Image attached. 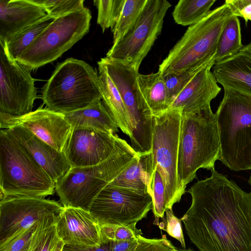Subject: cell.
<instances>
[{
    "label": "cell",
    "mask_w": 251,
    "mask_h": 251,
    "mask_svg": "<svg viewBox=\"0 0 251 251\" xmlns=\"http://www.w3.org/2000/svg\"><path fill=\"white\" fill-rule=\"evenodd\" d=\"M187 191L191 204L180 220L199 251H251V192L215 168Z\"/></svg>",
    "instance_id": "6da1fadb"
},
{
    "label": "cell",
    "mask_w": 251,
    "mask_h": 251,
    "mask_svg": "<svg viewBox=\"0 0 251 251\" xmlns=\"http://www.w3.org/2000/svg\"><path fill=\"white\" fill-rule=\"evenodd\" d=\"M220 153L215 113L210 105L195 112L182 114L177 159V176L182 190L196 178L201 169L211 170Z\"/></svg>",
    "instance_id": "7a4b0ae2"
},
{
    "label": "cell",
    "mask_w": 251,
    "mask_h": 251,
    "mask_svg": "<svg viewBox=\"0 0 251 251\" xmlns=\"http://www.w3.org/2000/svg\"><path fill=\"white\" fill-rule=\"evenodd\" d=\"M215 113L220 153L219 160L232 171L251 169V96L224 87Z\"/></svg>",
    "instance_id": "3957f363"
},
{
    "label": "cell",
    "mask_w": 251,
    "mask_h": 251,
    "mask_svg": "<svg viewBox=\"0 0 251 251\" xmlns=\"http://www.w3.org/2000/svg\"><path fill=\"white\" fill-rule=\"evenodd\" d=\"M138 155L126 140L119 138L113 153L91 166L71 167L55 185V192L64 207L89 211L99 193Z\"/></svg>",
    "instance_id": "277c9868"
},
{
    "label": "cell",
    "mask_w": 251,
    "mask_h": 251,
    "mask_svg": "<svg viewBox=\"0 0 251 251\" xmlns=\"http://www.w3.org/2000/svg\"><path fill=\"white\" fill-rule=\"evenodd\" d=\"M46 107L65 114L102 100L99 74L86 62L69 58L58 64L42 89Z\"/></svg>",
    "instance_id": "5b68a950"
},
{
    "label": "cell",
    "mask_w": 251,
    "mask_h": 251,
    "mask_svg": "<svg viewBox=\"0 0 251 251\" xmlns=\"http://www.w3.org/2000/svg\"><path fill=\"white\" fill-rule=\"evenodd\" d=\"M56 183L30 153L6 129L0 131V199L45 198L52 195Z\"/></svg>",
    "instance_id": "8992f818"
},
{
    "label": "cell",
    "mask_w": 251,
    "mask_h": 251,
    "mask_svg": "<svg viewBox=\"0 0 251 251\" xmlns=\"http://www.w3.org/2000/svg\"><path fill=\"white\" fill-rule=\"evenodd\" d=\"M234 15L225 1L189 26L159 66L163 76L205 64L215 56L218 41L229 19Z\"/></svg>",
    "instance_id": "52a82bcc"
},
{
    "label": "cell",
    "mask_w": 251,
    "mask_h": 251,
    "mask_svg": "<svg viewBox=\"0 0 251 251\" xmlns=\"http://www.w3.org/2000/svg\"><path fill=\"white\" fill-rule=\"evenodd\" d=\"M181 118L179 109H169L152 116L151 149L145 155L150 177L156 170L163 181L166 210H172L185 193L180 186L177 171Z\"/></svg>",
    "instance_id": "ba28073f"
},
{
    "label": "cell",
    "mask_w": 251,
    "mask_h": 251,
    "mask_svg": "<svg viewBox=\"0 0 251 251\" xmlns=\"http://www.w3.org/2000/svg\"><path fill=\"white\" fill-rule=\"evenodd\" d=\"M91 18L85 7L54 19L16 60L31 70L53 62L88 32Z\"/></svg>",
    "instance_id": "9c48e42d"
},
{
    "label": "cell",
    "mask_w": 251,
    "mask_h": 251,
    "mask_svg": "<svg viewBox=\"0 0 251 251\" xmlns=\"http://www.w3.org/2000/svg\"><path fill=\"white\" fill-rule=\"evenodd\" d=\"M170 3L166 0H147L139 18L118 41L106 57L121 61L139 71L140 66L160 34Z\"/></svg>",
    "instance_id": "30bf717a"
},
{
    "label": "cell",
    "mask_w": 251,
    "mask_h": 251,
    "mask_svg": "<svg viewBox=\"0 0 251 251\" xmlns=\"http://www.w3.org/2000/svg\"><path fill=\"white\" fill-rule=\"evenodd\" d=\"M152 209L149 193L108 184L97 196L89 211L100 226L136 224Z\"/></svg>",
    "instance_id": "8fae6325"
},
{
    "label": "cell",
    "mask_w": 251,
    "mask_h": 251,
    "mask_svg": "<svg viewBox=\"0 0 251 251\" xmlns=\"http://www.w3.org/2000/svg\"><path fill=\"white\" fill-rule=\"evenodd\" d=\"M98 63L104 68L116 85L128 111L133 126L131 147L139 155L149 154L151 149L152 117L146 116L138 103L135 83L139 71L129 65L106 57Z\"/></svg>",
    "instance_id": "7c38bea8"
},
{
    "label": "cell",
    "mask_w": 251,
    "mask_h": 251,
    "mask_svg": "<svg viewBox=\"0 0 251 251\" xmlns=\"http://www.w3.org/2000/svg\"><path fill=\"white\" fill-rule=\"evenodd\" d=\"M31 70L11 60L0 44V119L20 117L31 112L37 99Z\"/></svg>",
    "instance_id": "4fadbf2b"
},
{
    "label": "cell",
    "mask_w": 251,
    "mask_h": 251,
    "mask_svg": "<svg viewBox=\"0 0 251 251\" xmlns=\"http://www.w3.org/2000/svg\"><path fill=\"white\" fill-rule=\"evenodd\" d=\"M57 201L45 198L5 197L0 201V245L45 216L60 213Z\"/></svg>",
    "instance_id": "5bb4252c"
},
{
    "label": "cell",
    "mask_w": 251,
    "mask_h": 251,
    "mask_svg": "<svg viewBox=\"0 0 251 251\" xmlns=\"http://www.w3.org/2000/svg\"><path fill=\"white\" fill-rule=\"evenodd\" d=\"M19 126L58 151L65 153L73 128L63 114L41 106L25 115L0 119L1 129Z\"/></svg>",
    "instance_id": "9a60e30c"
},
{
    "label": "cell",
    "mask_w": 251,
    "mask_h": 251,
    "mask_svg": "<svg viewBox=\"0 0 251 251\" xmlns=\"http://www.w3.org/2000/svg\"><path fill=\"white\" fill-rule=\"evenodd\" d=\"M119 137L96 129L73 128L65 154L71 167L94 166L114 151Z\"/></svg>",
    "instance_id": "2e32d148"
},
{
    "label": "cell",
    "mask_w": 251,
    "mask_h": 251,
    "mask_svg": "<svg viewBox=\"0 0 251 251\" xmlns=\"http://www.w3.org/2000/svg\"><path fill=\"white\" fill-rule=\"evenodd\" d=\"M55 229L64 244L97 246L101 244L100 225L89 211L64 207L57 216Z\"/></svg>",
    "instance_id": "e0dca14e"
},
{
    "label": "cell",
    "mask_w": 251,
    "mask_h": 251,
    "mask_svg": "<svg viewBox=\"0 0 251 251\" xmlns=\"http://www.w3.org/2000/svg\"><path fill=\"white\" fill-rule=\"evenodd\" d=\"M215 63V58L201 70L177 94L169 109L187 114L210 105L221 90L211 71Z\"/></svg>",
    "instance_id": "ac0fdd59"
},
{
    "label": "cell",
    "mask_w": 251,
    "mask_h": 251,
    "mask_svg": "<svg viewBox=\"0 0 251 251\" xmlns=\"http://www.w3.org/2000/svg\"><path fill=\"white\" fill-rule=\"evenodd\" d=\"M6 130L30 153L55 183L71 169L65 152L57 151L29 130L19 126Z\"/></svg>",
    "instance_id": "d6986e66"
},
{
    "label": "cell",
    "mask_w": 251,
    "mask_h": 251,
    "mask_svg": "<svg viewBox=\"0 0 251 251\" xmlns=\"http://www.w3.org/2000/svg\"><path fill=\"white\" fill-rule=\"evenodd\" d=\"M47 15L31 0H0V42L14 35Z\"/></svg>",
    "instance_id": "ffe728a7"
},
{
    "label": "cell",
    "mask_w": 251,
    "mask_h": 251,
    "mask_svg": "<svg viewBox=\"0 0 251 251\" xmlns=\"http://www.w3.org/2000/svg\"><path fill=\"white\" fill-rule=\"evenodd\" d=\"M213 74L223 88H230L251 96V41L235 55L216 62Z\"/></svg>",
    "instance_id": "44dd1931"
},
{
    "label": "cell",
    "mask_w": 251,
    "mask_h": 251,
    "mask_svg": "<svg viewBox=\"0 0 251 251\" xmlns=\"http://www.w3.org/2000/svg\"><path fill=\"white\" fill-rule=\"evenodd\" d=\"M135 88L140 108L149 117L169 109L170 102L164 77L158 71L148 75L138 73Z\"/></svg>",
    "instance_id": "7402d4cb"
},
{
    "label": "cell",
    "mask_w": 251,
    "mask_h": 251,
    "mask_svg": "<svg viewBox=\"0 0 251 251\" xmlns=\"http://www.w3.org/2000/svg\"><path fill=\"white\" fill-rule=\"evenodd\" d=\"M98 65L102 100L119 128L130 138L133 126L121 94L104 68Z\"/></svg>",
    "instance_id": "603a6c76"
},
{
    "label": "cell",
    "mask_w": 251,
    "mask_h": 251,
    "mask_svg": "<svg viewBox=\"0 0 251 251\" xmlns=\"http://www.w3.org/2000/svg\"><path fill=\"white\" fill-rule=\"evenodd\" d=\"M73 128H86L115 134L118 126L102 100L84 108L63 114Z\"/></svg>",
    "instance_id": "cb8c5ba5"
},
{
    "label": "cell",
    "mask_w": 251,
    "mask_h": 251,
    "mask_svg": "<svg viewBox=\"0 0 251 251\" xmlns=\"http://www.w3.org/2000/svg\"><path fill=\"white\" fill-rule=\"evenodd\" d=\"M150 180V176L147 171L145 155H138L109 184L144 194L149 193L151 195Z\"/></svg>",
    "instance_id": "d4e9b609"
},
{
    "label": "cell",
    "mask_w": 251,
    "mask_h": 251,
    "mask_svg": "<svg viewBox=\"0 0 251 251\" xmlns=\"http://www.w3.org/2000/svg\"><path fill=\"white\" fill-rule=\"evenodd\" d=\"M54 20L47 14L14 35L8 41L0 42V44L3 46L8 56L11 60H16Z\"/></svg>",
    "instance_id": "484cf974"
},
{
    "label": "cell",
    "mask_w": 251,
    "mask_h": 251,
    "mask_svg": "<svg viewBox=\"0 0 251 251\" xmlns=\"http://www.w3.org/2000/svg\"><path fill=\"white\" fill-rule=\"evenodd\" d=\"M243 46L240 20L238 17L233 16L220 36L215 56L216 63L236 54Z\"/></svg>",
    "instance_id": "4316f807"
},
{
    "label": "cell",
    "mask_w": 251,
    "mask_h": 251,
    "mask_svg": "<svg viewBox=\"0 0 251 251\" xmlns=\"http://www.w3.org/2000/svg\"><path fill=\"white\" fill-rule=\"evenodd\" d=\"M216 0H180L172 13L175 22L183 26L192 25L204 18Z\"/></svg>",
    "instance_id": "83f0119b"
},
{
    "label": "cell",
    "mask_w": 251,
    "mask_h": 251,
    "mask_svg": "<svg viewBox=\"0 0 251 251\" xmlns=\"http://www.w3.org/2000/svg\"><path fill=\"white\" fill-rule=\"evenodd\" d=\"M147 0H125L120 16L112 30L113 43L120 39L135 23Z\"/></svg>",
    "instance_id": "f1b7e54d"
},
{
    "label": "cell",
    "mask_w": 251,
    "mask_h": 251,
    "mask_svg": "<svg viewBox=\"0 0 251 251\" xmlns=\"http://www.w3.org/2000/svg\"><path fill=\"white\" fill-rule=\"evenodd\" d=\"M59 214L51 215L45 220L36 234L30 251H54L60 240L55 229L56 219Z\"/></svg>",
    "instance_id": "f546056e"
},
{
    "label": "cell",
    "mask_w": 251,
    "mask_h": 251,
    "mask_svg": "<svg viewBox=\"0 0 251 251\" xmlns=\"http://www.w3.org/2000/svg\"><path fill=\"white\" fill-rule=\"evenodd\" d=\"M125 0H94L98 9L97 23L104 32L110 28L112 31L120 16Z\"/></svg>",
    "instance_id": "4dcf8cb0"
},
{
    "label": "cell",
    "mask_w": 251,
    "mask_h": 251,
    "mask_svg": "<svg viewBox=\"0 0 251 251\" xmlns=\"http://www.w3.org/2000/svg\"><path fill=\"white\" fill-rule=\"evenodd\" d=\"M59 214V213H54ZM50 214L21 231L4 243L0 245V251H30L36 234L45 220Z\"/></svg>",
    "instance_id": "1f68e13d"
},
{
    "label": "cell",
    "mask_w": 251,
    "mask_h": 251,
    "mask_svg": "<svg viewBox=\"0 0 251 251\" xmlns=\"http://www.w3.org/2000/svg\"><path fill=\"white\" fill-rule=\"evenodd\" d=\"M40 6L53 19L81 10L85 7L83 0H31Z\"/></svg>",
    "instance_id": "d6a6232c"
},
{
    "label": "cell",
    "mask_w": 251,
    "mask_h": 251,
    "mask_svg": "<svg viewBox=\"0 0 251 251\" xmlns=\"http://www.w3.org/2000/svg\"><path fill=\"white\" fill-rule=\"evenodd\" d=\"M212 59L205 64L198 65L176 74H170L164 77L170 102V106L174 99L185 86Z\"/></svg>",
    "instance_id": "836d02e7"
},
{
    "label": "cell",
    "mask_w": 251,
    "mask_h": 251,
    "mask_svg": "<svg viewBox=\"0 0 251 251\" xmlns=\"http://www.w3.org/2000/svg\"><path fill=\"white\" fill-rule=\"evenodd\" d=\"M136 225L124 226H100L101 243L110 241L137 239L142 235Z\"/></svg>",
    "instance_id": "e575fe53"
},
{
    "label": "cell",
    "mask_w": 251,
    "mask_h": 251,
    "mask_svg": "<svg viewBox=\"0 0 251 251\" xmlns=\"http://www.w3.org/2000/svg\"><path fill=\"white\" fill-rule=\"evenodd\" d=\"M151 196L152 199V212L157 224L160 218H164L166 211L165 205V187L160 174L155 170L150 180Z\"/></svg>",
    "instance_id": "d590c367"
},
{
    "label": "cell",
    "mask_w": 251,
    "mask_h": 251,
    "mask_svg": "<svg viewBox=\"0 0 251 251\" xmlns=\"http://www.w3.org/2000/svg\"><path fill=\"white\" fill-rule=\"evenodd\" d=\"M131 251H177V249L165 235L159 239H149L141 235L137 246Z\"/></svg>",
    "instance_id": "8d00e7d4"
},
{
    "label": "cell",
    "mask_w": 251,
    "mask_h": 251,
    "mask_svg": "<svg viewBox=\"0 0 251 251\" xmlns=\"http://www.w3.org/2000/svg\"><path fill=\"white\" fill-rule=\"evenodd\" d=\"M166 224L165 230L171 237L178 241L183 249H185V243L181 226V220L174 214L172 210L165 211Z\"/></svg>",
    "instance_id": "74e56055"
},
{
    "label": "cell",
    "mask_w": 251,
    "mask_h": 251,
    "mask_svg": "<svg viewBox=\"0 0 251 251\" xmlns=\"http://www.w3.org/2000/svg\"><path fill=\"white\" fill-rule=\"evenodd\" d=\"M234 16L243 18L246 24L251 21V0H226Z\"/></svg>",
    "instance_id": "f35d334b"
},
{
    "label": "cell",
    "mask_w": 251,
    "mask_h": 251,
    "mask_svg": "<svg viewBox=\"0 0 251 251\" xmlns=\"http://www.w3.org/2000/svg\"><path fill=\"white\" fill-rule=\"evenodd\" d=\"M138 239L125 241H110L107 242L109 251H131L137 246Z\"/></svg>",
    "instance_id": "ab89813d"
},
{
    "label": "cell",
    "mask_w": 251,
    "mask_h": 251,
    "mask_svg": "<svg viewBox=\"0 0 251 251\" xmlns=\"http://www.w3.org/2000/svg\"><path fill=\"white\" fill-rule=\"evenodd\" d=\"M62 251H109V250L106 243H101L97 246L64 244Z\"/></svg>",
    "instance_id": "60d3db41"
},
{
    "label": "cell",
    "mask_w": 251,
    "mask_h": 251,
    "mask_svg": "<svg viewBox=\"0 0 251 251\" xmlns=\"http://www.w3.org/2000/svg\"><path fill=\"white\" fill-rule=\"evenodd\" d=\"M64 245L63 242L61 240H60L54 251H62Z\"/></svg>",
    "instance_id": "b9f144b4"
},
{
    "label": "cell",
    "mask_w": 251,
    "mask_h": 251,
    "mask_svg": "<svg viewBox=\"0 0 251 251\" xmlns=\"http://www.w3.org/2000/svg\"><path fill=\"white\" fill-rule=\"evenodd\" d=\"M177 251H195L190 248L189 249H177Z\"/></svg>",
    "instance_id": "7bdbcfd3"
}]
</instances>
